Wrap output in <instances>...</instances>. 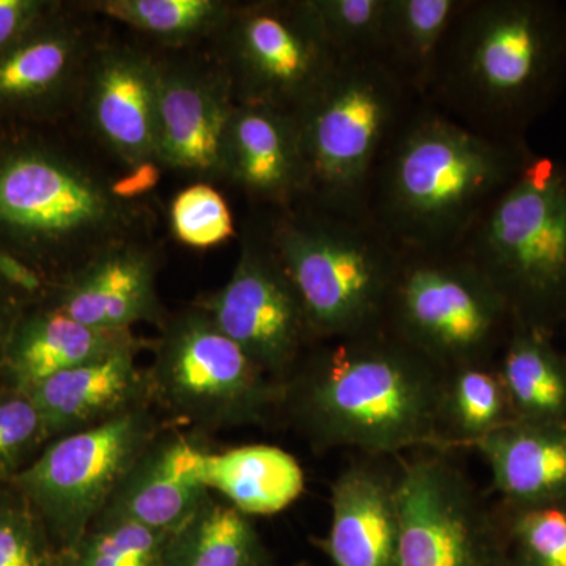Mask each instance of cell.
Returning <instances> with one entry per match:
<instances>
[{
    "mask_svg": "<svg viewBox=\"0 0 566 566\" xmlns=\"http://www.w3.org/2000/svg\"><path fill=\"white\" fill-rule=\"evenodd\" d=\"M534 155L422 102L376 167L365 218L400 252H453Z\"/></svg>",
    "mask_w": 566,
    "mask_h": 566,
    "instance_id": "1",
    "label": "cell"
},
{
    "mask_svg": "<svg viewBox=\"0 0 566 566\" xmlns=\"http://www.w3.org/2000/svg\"><path fill=\"white\" fill-rule=\"evenodd\" d=\"M566 81V7L554 0H465L424 103L495 139L527 140Z\"/></svg>",
    "mask_w": 566,
    "mask_h": 566,
    "instance_id": "2",
    "label": "cell"
},
{
    "mask_svg": "<svg viewBox=\"0 0 566 566\" xmlns=\"http://www.w3.org/2000/svg\"><path fill=\"white\" fill-rule=\"evenodd\" d=\"M282 405L315 444L394 452L433 439L444 367L387 327L318 342Z\"/></svg>",
    "mask_w": 566,
    "mask_h": 566,
    "instance_id": "3",
    "label": "cell"
},
{
    "mask_svg": "<svg viewBox=\"0 0 566 566\" xmlns=\"http://www.w3.org/2000/svg\"><path fill=\"white\" fill-rule=\"evenodd\" d=\"M137 221L117 182L36 137L0 140V252L59 277Z\"/></svg>",
    "mask_w": 566,
    "mask_h": 566,
    "instance_id": "4",
    "label": "cell"
},
{
    "mask_svg": "<svg viewBox=\"0 0 566 566\" xmlns=\"http://www.w3.org/2000/svg\"><path fill=\"white\" fill-rule=\"evenodd\" d=\"M264 229L315 344L385 327L401 252L367 218L303 200L271 212Z\"/></svg>",
    "mask_w": 566,
    "mask_h": 566,
    "instance_id": "5",
    "label": "cell"
},
{
    "mask_svg": "<svg viewBox=\"0 0 566 566\" xmlns=\"http://www.w3.org/2000/svg\"><path fill=\"white\" fill-rule=\"evenodd\" d=\"M422 102L376 57L335 63L293 112L307 169L305 202L365 218L376 167Z\"/></svg>",
    "mask_w": 566,
    "mask_h": 566,
    "instance_id": "6",
    "label": "cell"
},
{
    "mask_svg": "<svg viewBox=\"0 0 566 566\" xmlns=\"http://www.w3.org/2000/svg\"><path fill=\"white\" fill-rule=\"evenodd\" d=\"M509 304L547 331L566 315V164L535 155L455 249Z\"/></svg>",
    "mask_w": 566,
    "mask_h": 566,
    "instance_id": "7",
    "label": "cell"
},
{
    "mask_svg": "<svg viewBox=\"0 0 566 566\" xmlns=\"http://www.w3.org/2000/svg\"><path fill=\"white\" fill-rule=\"evenodd\" d=\"M151 345L153 406L197 433L263 423L281 408L283 382L253 364L200 305L167 316Z\"/></svg>",
    "mask_w": 566,
    "mask_h": 566,
    "instance_id": "8",
    "label": "cell"
},
{
    "mask_svg": "<svg viewBox=\"0 0 566 566\" xmlns=\"http://www.w3.org/2000/svg\"><path fill=\"white\" fill-rule=\"evenodd\" d=\"M385 326L441 367L461 368L506 344L515 316L460 253L401 252Z\"/></svg>",
    "mask_w": 566,
    "mask_h": 566,
    "instance_id": "9",
    "label": "cell"
},
{
    "mask_svg": "<svg viewBox=\"0 0 566 566\" xmlns=\"http://www.w3.org/2000/svg\"><path fill=\"white\" fill-rule=\"evenodd\" d=\"M164 430L153 406L52 439L9 485L28 499L59 551L73 546L115 488Z\"/></svg>",
    "mask_w": 566,
    "mask_h": 566,
    "instance_id": "10",
    "label": "cell"
},
{
    "mask_svg": "<svg viewBox=\"0 0 566 566\" xmlns=\"http://www.w3.org/2000/svg\"><path fill=\"white\" fill-rule=\"evenodd\" d=\"M218 41L237 103L292 114L340 61L307 0L234 3Z\"/></svg>",
    "mask_w": 566,
    "mask_h": 566,
    "instance_id": "11",
    "label": "cell"
},
{
    "mask_svg": "<svg viewBox=\"0 0 566 566\" xmlns=\"http://www.w3.org/2000/svg\"><path fill=\"white\" fill-rule=\"evenodd\" d=\"M197 305L253 364L279 382L286 381L304 349L315 344L300 294L266 229L249 232L229 281Z\"/></svg>",
    "mask_w": 566,
    "mask_h": 566,
    "instance_id": "12",
    "label": "cell"
},
{
    "mask_svg": "<svg viewBox=\"0 0 566 566\" xmlns=\"http://www.w3.org/2000/svg\"><path fill=\"white\" fill-rule=\"evenodd\" d=\"M232 82L221 63L159 62L156 163L202 180H223Z\"/></svg>",
    "mask_w": 566,
    "mask_h": 566,
    "instance_id": "13",
    "label": "cell"
},
{
    "mask_svg": "<svg viewBox=\"0 0 566 566\" xmlns=\"http://www.w3.org/2000/svg\"><path fill=\"white\" fill-rule=\"evenodd\" d=\"M395 495L397 566H485L479 510L449 465L441 460L412 464Z\"/></svg>",
    "mask_w": 566,
    "mask_h": 566,
    "instance_id": "14",
    "label": "cell"
},
{
    "mask_svg": "<svg viewBox=\"0 0 566 566\" xmlns=\"http://www.w3.org/2000/svg\"><path fill=\"white\" fill-rule=\"evenodd\" d=\"M84 28L59 3L0 55V123L39 122L80 95L92 55Z\"/></svg>",
    "mask_w": 566,
    "mask_h": 566,
    "instance_id": "15",
    "label": "cell"
},
{
    "mask_svg": "<svg viewBox=\"0 0 566 566\" xmlns=\"http://www.w3.org/2000/svg\"><path fill=\"white\" fill-rule=\"evenodd\" d=\"M159 62L128 46L93 50L82 104L93 133L126 166L156 163Z\"/></svg>",
    "mask_w": 566,
    "mask_h": 566,
    "instance_id": "16",
    "label": "cell"
},
{
    "mask_svg": "<svg viewBox=\"0 0 566 566\" xmlns=\"http://www.w3.org/2000/svg\"><path fill=\"white\" fill-rule=\"evenodd\" d=\"M158 260L148 248L120 241L59 275L43 304L98 329L133 331L134 324L166 322Z\"/></svg>",
    "mask_w": 566,
    "mask_h": 566,
    "instance_id": "17",
    "label": "cell"
},
{
    "mask_svg": "<svg viewBox=\"0 0 566 566\" xmlns=\"http://www.w3.org/2000/svg\"><path fill=\"white\" fill-rule=\"evenodd\" d=\"M223 180L271 212L307 197V169L292 112L237 103L223 147Z\"/></svg>",
    "mask_w": 566,
    "mask_h": 566,
    "instance_id": "18",
    "label": "cell"
},
{
    "mask_svg": "<svg viewBox=\"0 0 566 566\" xmlns=\"http://www.w3.org/2000/svg\"><path fill=\"white\" fill-rule=\"evenodd\" d=\"M203 436L163 430L134 461L95 521H125L164 534L177 531L211 494L193 476L197 457L208 447Z\"/></svg>",
    "mask_w": 566,
    "mask_h": 566,
    "instance_id": "19",
    "label": "cell"
},
{
    "mask_svg": "<svg viewBox=\"0 0 566 566\" xmlns=\"http://www.w3.org/2000/svg\"><path fill=\"white\" fill-rule=\"evenodd\" d=\"M142 348L144 342L133 331L98 329L50 304H36L14 324L0 365V382L29 390L63 371Z\"/></svg>",
    "mask_w": 566,
    "mask_h": 566,
    "instance_id": "20",
    "label": "cell"
},
{
    "mask_svg": "<svg viewBox=\"0 0 566 566\" xmlns=\"http://www.w3.org/2000/svg\"><path fill=\"white\" fill-rule=\"evenodd\" d=\"M139 352L114 354L25 390L39 406L51 441L153 406L147 368L137 363Z\"/></svg>",
    "mask_w": 566,
    "mask_h": 566,
    "instance_id": "21",
    "label": "cell"
},
{
    "mask_svg": "<svg viewBox=\"0 0 566 566\" xmlns=\"http://www.w3.org/2000/svg\"><path fill=\"white\" fill-rule=\"evenodd\" d=\"M333 523L326 553L335 566H397L395 488L374 469L356 465L333 486Z\"/></svg>",
    "mask_w": 566,
    "mask_h": 566,
    "instance_id": "22",
    "label": "cell"
},
{
    "mask_svg": "<svg viewBox=\"0 0 566 566\" xmlns=\"http://www.w3.org/2000/svg\"><path fill=\"white\" fill-rule=\"evenodd\" d=\"M193 476L211 494L248 516L281 513L304 491V471L281 447L251 444L214 452L203 449Z\"/></svg>",
    "mask_w": 566,
    "mask_h": 566,
    "instance_id": "23",
    "label": "cell"
},
{
    "mask_svg": "<svg viewBox=\"0 0 566 566\" xmlns=\"http://www.w3.org/2000/svg\"><path fill=\"white\" fill-rule=\"evenodd\" d=\"M476 446L506 497L546 504L566 495V431L553 424L502 423L476 439Z\"/></svg>",
    "mask_w": 566,
    "mask_h": 566,
    "instance_id": "24",
    "label": "cell"
},
{
    "mask_svg": "<svg viewBox=\"0 0 566 566\" xmlns=\"http://www.w3.org/2000/svg\"><path fill=\"white\" fill-rule=\"evenodd\" d=\"M465 0H386L376 59L420 99L427 98L450 25Z\"/></svg>",
    "mask_w": 566,
    "mask_h": 566,
    "instance_id": "25",
    "label": "cell"
},
{
    "mask_svg": "<svg viewBox=\"0 0 566 566\" xmlns=\"http://www.w3.org/2000/svg\"><path fill=\"white\" fill-rule=\"evenodd\" d=\"M264 556L252 517L210 494L169 535L163 566H263Z\"/></svg>",
    "mask_w": 566,
    "mask_h": 566,
    "instance_id": "26",
    "label": "cell"
},
{
    "mask_svg": "<svg viewBox=\"0 0 566 566\" xmlns=\"http://www.w3.org/2000/svg\"><path fill=\"white\" fill-rule=\"evenodd\" d=\"M547 331L515 322L502 379L521 411L534 419H553L564 411L566 381Z\"/></svg>",
    "mask_w": 566,
    "mask_h": 566,
    "instance_id": "27",
    "label": "cell"
},
{
    "mask_svg": "<svg viewBox=\"0 0 566 566\" xmlns=\"http://www.w3.org/2000/svg\"><path fill=\"white\" fill-rule=\"evenodd\" d=\"M91 6L112 20L174 46L210 33L218 36L234 9V3L222 0H103Z\"/></svg>",
    "mask_w": 566,
    "mask_h": 566,
    "instance_id": "28",
    "label": "cell"
},
{
    "mask_svg": "<svg viewBox=\"0 0 566 566\" xmlns=\"http://www.w3.org/2000/svg\"><path fill=\"white\" fill-rule=\"evenodd\" d=\"M169 535L125 521H95L59 553L57 566H163Z\"/></svg>",
    "mask_w": 566,
    "mask_h": 566,
    "instance_id": "29",
    "label": "cell"
},
{
    "mask_svg": "<svg viewBox=\"0 0 566 566\" xmlns=\"http://www.w3.org/2000/svg\"><path fill=\"white\" fill-rule=\"evenodd\" d=\"M338 59L376 57L386 0H307Z\"/></svg>",
    "mask_w": 566,
    "mask_h": 566,
    "instance_id": "30",
    "label": "cell"
},
{
    "mask_svg": "<svg viewBox=\"0 0 566 566\" xmlns=\"http://www.w3.org/2000/svg\"><path fill=\"white\" fill-rule=\"evenodd\" d=\"M51 442L31 394L0 382V483H10Z\"/></svg>",
    "mask_w": 566,
    "mask_h": 566,
    "instance_id": "31",
    "label": "cell"
},
{
    "mask_svg": "<svg viewBox=\"0 0 566 566\" xmlns=\"http://www.w3.org/2000/svg\"><path fill=\"white\" fill-rule=\"evenodd\" d=\"M59 553L28 499L0 483V566H57Z\"/></svg>",
    "mask_w": 566,
    "mask_h": 566,
    "instance_id": "32",
    "label": "cell"
},
{
    "mask_svg": "<svg viewBox=\"0 0 566 566\" xmlns=\"http://www.w3.org/2000/svg\"><path fill=\"white\" fill-rule=\"evenodd\" d=\"M170 221L175 237L196 249L226 243L234 234L229 205L207 182L189 186L175 197Z\"/></svg>",
    "mask_w": 566,
    "mask_h": 566,
    "instance_id": "33",
    "label": "cell"
},
{
    "mask_svg": "<svg viewBox=\"0 0 566 566\" xmlns=\"http://www.w3.org/2000/svg\"><path fill=\"white\" fill-rule=\"evenodd\" d=\"M452 409L465 434L482 438L502 424L504 390L501 381L480 365L461 367L455 378Z\"/></svg>",
    "mask_w": 566,
    "mask_h": 566,
    "instance_id": "34",
    "label": "cell"
},
{
    "mask_svg": "<svg viewBox=\"0 0 566 566\" xmlns=\"http://www.w3.org/2000/svg\"><path fill=\"white\" fill-rule=\"evenodd\" d=\"M521 566H566V510L538 506L515 524Z\"/></svg>",
    "mask_w": 566,
    "mask_h": 566,
    "instance_id": "35",
    "label": "cell"
},
{
    "mask_svg": "<svg viewBox=\"0 0 566 566\" xmlns=\"http://www.w3.org/2000/svg\"><path fill=\"white\" fill-rule=\"evenodd\" d=\"M55 6L48 0H0V55L25 35Z\"/></svg>",
    "mask_w": 566,
    "mask_h": 566,
    "instance_id": "36",
    "label": "cell"
},
{
    "mask_svg": "<svg viewBox=\"0 0 566 566\" xmlns=\"http://www.w3.org/2000/svg\"><path fill=\"white\" fill-rule=\"evenodd\" d=\"M28 307L29 305L0 279V365H2L3 354H6L14 324Z\"/></svg>",
    "mask_w": 566,
    "mask_h": 566,
    "instance_id": "37",
    "label": "cell"
}]
</instances>
